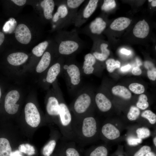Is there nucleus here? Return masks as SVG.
<instances>
[{"label":"nucleus","instance_id":"1","mask_svg":"<svg viewBox=\"0 0 156 156\" xmlns=\"http://www.w3.org/2000/svg\"><path fill=\"white\" fill-rule=\"evenodd\" d=\"M96 121L89 114L77 119L73 118V141L79 146H86L97 133Z\"/></svg>","mask_w":156,"mask_h":156},{"label":"nucleus","instance_id":"2","mask_svg":"<svg viewBox=\"0 0 156 156\" xmlns=\"http://www.w3.org/2000/svg\"><path fill=\"white\" fill-rule=\"evenodd\" d=\"M69 107L75 119L88 114L92 104V98L86 86L79 90Z\"/></svg>","mask_w":156,"mask_h":156},{"label":"nucleus","instance_id":"3","mask_svg":"<svg viewBox=\"0 0 156 156\" xmlns=\"http://www.w3.org/2000/svg\"><path fill=\"white\" fill-rule=\"evenodd\" d=\"M61 73L64 78L69 92L71 95H76L80 89L81 84V69L74 63L63 64Z\"/></svg>","mask_w":156,"mask_h":156},{"label":"nucleus","instance_id":"4","mask_svg":"<svg viewBox=\"0 0 156 156\" xmlns=\"http://www.w3.org/2000/svg\"><path fill=\"white\" fill-rule=\"evenodd\" d=\"M25 120L27 123L31 127H36L41 121L40 113L36 105L33 103H27L25 108Z\"/></svg>","mask_w":156,"mask_h":156},{"label":"nucleus","instance_id":"5","mask_svg":"<svg viewBox=\"0 0 156 156\" xmlns=\"http://www.w3.org/2000/svg\"><path fill=\"white\" fill-rule=\"evenodd\" d=\"M19 98V93L17 90H12L8 93L5 97L4 103V107L7 112L14 114L17 112L19 105L16 103Z\"/></svg>","mask_w":156,"mask_h":156},{"label":"nucleus","instance_id":"6","mask_svg":"<svg viewBox=\"0 0 156 156\" xmlns=\"http://www.w3.org/2000/svg\"><path fill=\"white\" fill-rule=\"evenodd\" d=\"M62 139L63 142L58 151L60 156H82L74 141Z\"/></svg>","mask_w":156,"mask_h":156},{"label":"nucleus","instance_id":"7","mask_svg":"<svg viewBox=\"0 0 156 156\" xmlns=\"http://www.w3.org/2000/svg\"><path fill=\"white\" fill-rule=\"evenodd\" d=\"M46 111L50 116L54 117L58 125L60 114L59 100L55 96H50L48 99L46 106Z\"/></svg>","mask_w":156,"mask_h":156},{"label":"nucleus","instance_id":"8","mask_svg":"<svg viewBox=\"0 0 156 156\" xmlns=\"http://www.w3.org/2000/svg\"><path fill=\"white\" fill-rule=\"evenodd\" d=\"M15 32L16 38L20 43L27 44L30 41L31 34L29 28L25 24H21L18 25Z\"/></svg>","mask_w":156,"mask_h":156},{"label":"nucleus","instance_id":"9","mask_svg":"<svg viewBox=\"0 0 156 156\" xmlns=\"http://www.w3.org/2000/svg\"><path fill=\"white\" fill-rule=\"evenodd\" d=\"M79 48V44L75 41L66 40L62 41L58 47L59 53L63 55H68L76 52Z\"/></svg>","mask_w":156,"mask_h":156},{"label":"nucleus","instance_id":"10","mask_svg":"<svg viewBox=\"0 0 156 156\" xmlns=\"http://www.w3.org/2000/svg\"><path fill=\"white\" fill-rule=\"evenodd\" d=\"M63 64V62L61 63L57 62L51 66L48 70L45 81L50 83L54 82L61 73Z\"/></svg>","mask_w":156,"mask_h":156},{"label":"nucleus","instance_id":"11","mask_svg":"<svg viewBox=\"0 0 156 156\" xmlns=\"http://www.w3.org/2000/svg\"><path fill=\"white\" fill-rule=\"evenodd\" d=\"M149 30L148 24L143 19L139 21L136 24L133 28V33L136 37L143 38L148 36Z\"/></svg>","mask_w":156,"mask_h":156},{"label":"nucleus","instance_id":"12","mask_svg":"<svg viewBox=\"0 0 156 156\" xmlns=\"http://www.w3.org/2000/svg\"><path fill=\"white\" fill-rule=\"evenodd\" d=\"M95 101L97 107L102 112L109 111L112 107V103L110 100L103 93L101 92L96 94Z\"/></svg>","mask_w":156,"mask_h":156},{"label":"nucleus","instance_id":"13","mask_svg":"<svg viewBox=\"0 0 156 156\" xmlns=\"http://www.w3.org/2000/svg\"><path fill=\"white\" fill-rule=\"evenodd\" d=\"M96 62V59L91 53L86 55L84 57V61L82 68V73L89 75L92 74L94 70L93 66Z\"/></svg>","mask_w":156,"mask_h":156},{"label":"nucleus","instance_id":"14","mask_svg":"<svg viewBox=\"0 0 156 156\" xmlns=\"http://www.w3.org/2000/svg\"><path fill=\"white\" fill-rule=\"evenodd\" d=\"M101 132L105 137L109 140H114L120 135V132L118 129L110 123L104 125L102 128Z\"/></svg>","mask_w":156,"mask_h":156},{"label":"nucleus","instance_id":"15","mask_svg":"<svg viewBox=\"0 0 156 156\" xmlns=\"http://www.w3.org/2000/svg\"><path fill=\"white\" fill-rule=\"evenodd\" d=\"M28 55L23 52H18L10 54L7 57L8 62L10 64L17 66L21 65L27 60Z\"/></svg>","mask_w":156,"mask_h":156},{"label":"nucleus","instance_id":"16","mask_svg":"<svg viewBox=\"0 0 156 156\" xmlns=\"http://www.w3.org/2000/svg\"><path fill=\"white\" fill-rule=\"evenodd\" d=\"M131 23L130 20L127 18L120 17L115 20L111 24L110 28L114 30L121 31L127 28Z\"/></svg>","mask_w":156,"mask_h":156},{"label":"nucleus","instance_id":"17","mask_svg":"<svg viewBox=\"0 0 156 156\" xmlns=\"http://www.w3.org/2000/svg\"><path fill=\"white\" fill-rule=\"evenodd\" d=\"M106 25L102 18L97 17L90 23V28L92 33L99 34L105 29Z\"/></svg>","mask_w":156,"mask_h":156},{"label":"nucleus","instance_id":"18","mask_svg":"<svg viewBox=\"0 0 156 156\" xmlns=\"http://www.w3.org/2000/svg\"><path fill=\"white\" fill-rule=\"evenodd\" d=\"M51 56L50 53L45 52L37 65L36 68V71L39 73L45 71L49 66L51 61Z\"/></svg>","mask_w":156,"mask_h":156},{"label":"nucleus","instance_id":"19","mask_svg":"<svg viewBox=\"0 0 156 156\" xmlns=\"http://www.w3.org/2000/svg\"><path fill=\"white\" fill-rule=\"evenodd\" d=\"M43 9L44 16L46 19L49 20L53 18L52 13L54 9L55 3L52 0H44L40 3Z\"/></svg>","mask_w":156,"mask_h":156},{"label":"nucleus","instance_id":"20","mask_svg":"<svg viewBox=\"0 0 156 156\" xmlns=\"http://www.w3.org/2000/svg\"><path fill=\"white\" fill-rule=\"evenodd\" d=\"M112 92L114 94L120 96L125 99H129L131 96L129 91L123 86L118 85L114 86L112 89Z\"/></svg>","mask_w":156,"mask_h":156},{"label":"nucleus","instance_id":"21","mask_svg":"<svg viewBox=\"0 0 156 156\" xmlns=\"http://www.w3.org/2000/svg\"><path fill=\"white\" fill-rule=\"evenodd\" d=\"M12 152L9 141L5 138H0V156H11Z\"/></svg>","mask_w":156,"mask_h":156},{"label":"nucleus","instance_id":"22","mask_svg":"<svg viewBox=\"0 0 156 156\" xmlns=\"http://www.w3.org/2000/svg\"><path fill=\"white\" fill-rule=\"evenodd\" d=\"M108 46V45L107 44L104 43L102 44L100 46L101 53L95 52L93 54L95 58L101 61L105 60L110 54L109 51L107 49Z\"/></svg>","mask_w":156,"mask_h":156},{"label":"nucleus","instance_id":"23","mask_svg":"<svg viewBox=\"0 0 156 156\" xmlns=\"http://www.w3.org/2000/svg\"><path fill=\"white\" fill-rule=\"evenodd\" d=\"M99 1L90 0L83 12V16L85 18H89L95 10Z\"/></svg>","mask_w":156,"mask_h":156},{"label":"nucleus","instance_id":"24","mask_svg":"<svg viewBox=\"0 0 156 156\" xmlns=\"http://www.w3.org/2000/svg\"><path fill=\"white\" fill-rule=\"evenodd\" d=\"M107 149L103 146H99L91 151H85L83 156H107Z\"/></svg>","mask_w":156,"mask_h":156},{"label":"nucleus","instance_id":"25","mask_svg":"<svg viewBox=\"0 0 156 156\" xmlns=\"http://www.w3.org/2000/svg\"><path fill=\"white\" fill-rule=\"evenodd\" d=\"M57 139H51L44 145L42 150L44 156H51L52 154L57 145Z\"/></svg>","mask_w":156,"mask_h":156},{"label":"nucleus","instance_id":"26","mask_svg":"<svg viewBox=\"0 0 156 156\" xmlns=\"http://www.w3.org/2000/svg\"><path fill=\"white\" fill-rule=\"evenodd\" d=\"M48 45V42L45 41L40 43L34 47L32 50L33 53L37 57L42 56Z\"/></svg>","mask_w":156,"mask_h":156},{"label":"nucleus","instance_id":"27","mask_svg":"<svg viewBox=\"0 0 156 156\" xmlns=\"http://www.w3.org/2000/svg\"><path fill=\"white\" fill-rule=\"evenodd\" d=\"M17 22L13 18H10L4 25L3 30L7 33L11 34L15 30L17 27Z\"/></svg>","mask_w":156,"mask_h":156},{"label":"nucleus","instance_id":"28","mask_svg":"<svg viewBox=\"0 0 156 156\" xmlns=\"http://www.w3.org/2000/svg\"><path fill=\"white\" fill-rule=\"evenodd\" d=\"M19 151L29 155L35 154V149L33 146L29 144H22L18 147Z\"/></svg>","mask_w":156,"mask_h":156},{"label":"nucleus","instance_id":"29","mask_svg":"<svg viewBox=\"0 0 156 156\" xmlns=\"http://www.w3.org/2000/svg\"><path fill=\"white\" fill-rule=\"evenodd\" d=\"M107 70L109 73H112L114 70L119 68L120 66V62L118 61H115L113 59H109L105 62Z\"/></svg>","mask_w":156,"mask_h":156},{"label":"nucleus","instance_id":"30","mask_svg":"<svg viewBox=\"0 0 156 156\" xmlns=\"http://www.w3.org/2000/svg\"><path fill=\"white\" fill-rule=\"evenodd\" d=\"M147 100L148 98L146 95L143 94H141L139 96L138 101L136 104L137 107L143 110L147 108L149 106Z\"/></svg>","mask_w":156,"mask_h":156},{"label":"nucleus","instance_id":"31","mask_svg":"<svg viewBox=\"0 0 156 156\" xmlns=\"http://www.w3.org/2000/svg\"><path fill=\"white\" fill-rule=\"evenodd\" d=\"M129 89L133 92L136 94L143 93L145 90L144 86L138 83H133L129 85Z\"/></svg>","mask_w":156,"mask_h":156},{"label":"nucleus","instance_id":"32","mask_svg":"<svg viewBox=\"0 0 156 156\" xmlns=\"http://www.w3.org/2000/svg\"><path fill=\"white\" fill-rule=\"evenodd\" d=\"M140 113V111L138 107L132 106L128 113L127 118L130 120H135L138 118Z\"/></svg>","mask_w":156,"mask_h":156},{"label":"nucleus","instance_id":"33","mask_svg":"<svg viewBox=\"0 0 156 156\" xmlns=\"http://www.w3.org/2000/svg\"><path fill=\"white\" fill-rule=\"evenodd\" d=\"M141 116L147 119L151 124H155L156 122V115L150 110H146L142 112Z\"/></svg>","mask_w":156,"mask_h":156},{"label":"nucleus","instance_id":"34","mask_svg":"<svg viewBox=\"0 0 156 156\" xmlns=\"http://www.w3.org/2000/svg\"><path fill=\"white\" fill-rule=\"evenodd\" d=\"M116 6V3L114 0H105L101 6V9L105 11H109Z\"/></svg>","mask_w":156,"mask_h":156},{"label":"nucleus","instance_id":"35","mask_svg":"<svg viewBox=\"0 0 156 156\" xmlns=\"http://www.w3.org/2000/svg\"><path fill=\"white\" fill-rule=\"evenodd\" d=\"M138 138L142 139L149 137L150 135V131L147 128L142 127L138 128L136 131Z\"/></svg>","mask_w":156,"mask_h":156},{"label":"nucleus","instance_id":"36","mask_svg":"<svg viewBox=\"0 0 156 156\" xmlns=\"http://www.w3.org/2000/svg\"><path fill=\"white\" fill-rule=\"evenodd\" d=\"M60 18H63L65 17L68 13V8L64 4L60 5L57 12Z\"/></svg>","mask_w":156,"mask_h":156},{"label":"nucleus","instance_id":"37","mask_svg":"<svg viewBox=\"0 0 156 156\" xmlns=\"http://www.w3.org/2000/svg\"><path fill=\"white\" fill-rule=\"evenodd\" d=\"M85 1L83 0H68L67 4L69 8L75 9L79 7Z\"/></svg>","mask_w":156,"mask_h":156},{"label":"nucleus","instance_id":"38","mask_svg":"<svg viewBox=\"0 0 156 156\" xmlns=\"http://www.w3.org/2000/svg\"><path fill=\"white\" fill-rule=\"evenodd\" d=\"M151 151L150 147L147 146H144L135 154L134 156H144Z\"/></svg>","mask_w":156,"mask_h":156},{"label":"nucleus","instance_id":"39","mask_svg":"<svg viewBox=\"0 0 156 156\" xmlns=\"http://www.w3.org/2000/svg\"><path fill=\"white\" fill-rule=\"evenodd\" d=\"M142 141V139L133 136L129 137L127 139V143L130 146L137 145L138 144L140 143Z\"/></svg>","mask_w":156,"mask_h":156},{"label":"nucleus","instance_id":"40","mask_svg":"<svg viewBox=\"0 0 156 156\" xmlns=\"http://www.w3.org/2000/svg\"><path fill=\"white\" fill-rule=\"evenodd\" d=\"M147 74L148 78L151 80L154 81L156 79V69L153 66L148 69Z\"/></svg>","mask_w":156,"mask_h":156},{"label":"nucleus","instance_id":"41","mask_svg":"<svg viewBox=\"0 0 156 156\" xmlns=\"http://www.w3.org/2000/svg\"><path fill=\"white\" fill-rule=\"evenodd\" d=\"M132 73L135 75H139L141 74L142 70L139 66H137L133 68Z\"/></svg>","mask_w":156,"mask_h":156},{"label":"nucleus","instance_id":"42","mask_svg":"<svg viewBox=\"0 0 156 156\" xmlns=\"http://www.w3.org/2000/svg\"><path fill=\"white\" fill-rule=\"evenodd\" d=\"M11 1L16 4L19 6L23 5L26 2V0H12Z\"/></svg>","mask_w":156,"mask_h":156},{"label":"nucleus","instance_id":"43","mask_svg":"<svg viewBox=\"0 0 156 156\" xmlns=\"http://www.w3.org/2000/svg\"><path fill=\"white\" fill-rule=\"evenodd\" d=\"M120 52L122 54L127 55H129L131 54V51L129 50L124 48H122L120 49Z\"/></svg>","mask_w":156,"mask_h":156},{"label":"nucleus","instance_id":"44","mask_svg":"<svg viewBox=\"0 0 156 156\" xmlns=\"http://www.w3.org/2000/svg\"><path fill=\"white\" fill-rule=\"evenodd\" d=\"M11 156H23V155L21 152L17 150L12 152Z\"/></svg>","mask_w":156,"mask_h":156},{"label":"nucleus","instance_id":"45","mask_svg":"<svg viewBox=\"0 0 156 156\" xmlns=\"http://www.w3.org/2000/svg\"><path fill=\"white\" fill-rule=\"evenodd\" d=\"M131 68V65L130 64H128L122 67L121 68V70L122 71L126 72L129 70Z\"/></svg>","mask_w":156,"mask_h":156},{"label":"nucleus","instance_id":"46","mask_svg":"<svg viewBox=\"0 0 156 156\" xmlns=\"http://www.w3.org/2000/svg\"><path fill=\"white\" fill-rule=\"evenodd\" d=\"M52 20L53 22H56L59 19L60 17L58 13L56 12L53 16Z\"/></svg>","mask_w":156,"mask_h":156},{"label":"nucleus","instance_id":"47","mask_svg":"<svg viewBox=\"0 0 156 156\" xmlns=\"http://www.w3.org/2000/svg\"><path fill=\"white\" fill-rule=\"evenodd\" d=\"M145 67L148 69L153 66V64L151 63L148 61L145 62L144 63Z\"/></svg>","mask_w":156,"mask_h":156},{"label":"nucleus","instance_id":"48","mask_svg":"<svg viewBox=\"0 0 156 156\" xmlns=\"http://www.w3.org/2000/svg\"><path fill=\"white\" fill-rule=\"evenodd\" d=\"M5 35L3 33L0 31V46L4 41Z\"/></svg>","mask_w":156,"mask_h":156},{"label":"nucleus","instance_id":"49","mask_svg":"<svg viewBox=\"0 0 156 156\" xmlns=\"http://www.w3.org/2000/svg\"><path fill=\"white\" fill-rule=\"evenodd\" d=\"M136 60L138 66L139 67L142 65L141 62L139 59L138 58H136Z\"/></svg>","mask_w":156,"mask_h":156},{"label":"nucleus","instance_id":"50","mask_svg":"<svg viewBox=\"0 0 156 156\" xmlns=\"http://www.w3.org/2000/svg\"><path fill=\"white\" fill-rule=\"evenodd\" d=\"M145 156H156L155 154L151 152H149L147 153Z\"/></svg>","mask_w":156,"mask_h":156},{"label":"nucleus","instance_id":"51","mask_svg":"<svg viewBox=\"0 0 156 156\" xmlns=\"http://www.w3.org/2000/svg\"><path fill=\"white\" fill-rule=\"evenodd\" d=\"M151 3V5L153 7H156V0H152Z\"/></svg>","mask_w":156,"mask_h":156},{"label":"nucleus","instance_id":"52","mask_svg":"<svg viewBox=\"0 0 156 156\" xmlns=\"http://www.w3.org/2000/svg\"><path fill=\"white\" fill-rule=\"evenodd\" d=\"M153 142L155 146H156V138L155 137L153 139Z\"/></svg>","mask_w":156,"mask_h":156},{"label":"nucleus","instance_id":"53","mask_svg":"<svg viewBox=\"0 0 156 156\" xmlns=\"http://www.w3.org/2000/svg\"><path fill=\"white\" fill-rule=\"evenodd\" d=\"M1 89L0 88V100L1 98Z\"/></svg>","mask_w":156,"mask_h":156},{"label":"nucleus","instance_id":"54","mask_svg":"<svg viewBox=\"0 0 156 156\" xmlns=\"http://www.w3.org/2000/svg\"><path fill=\"white\" fill-rule=\"evenodd\" d=\"M152 1V0H148V1L149 2H150Z\"/></svg>","mask_w":156,"mask_h":156},{"label":"nucleus","instance_id":"55","mask_svg":"<svg viewBox=\"0 0 156 156\" xmlns=\"http://www.w3.org/2000/svg\"><path fill=\"white\" fill-rule=\"evenodd\" d=\"M57 156H60L58 152H57Z\"/></svg>","mask_w":156,"mask_h":156}]
</instances>
